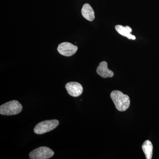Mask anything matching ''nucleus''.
Returning <instances> with one entry per match:
<instances>
[{
  "label": "nucleus",
  "instance_id": "f257e3e1",
  "mask_svg": "<svg viewBox=\"0 0 159 159\" xmlns=\"http://www.w3.org/2000/svg\"><path fill=\"white\" fill-rule=\"evenodd\" d=\"M111 97L118 111H124L129 107L130 105L129 97L128 95H125L121 91H112L111 94Z\"/></svg>",
  "mask_w": 159,
  "mask_h": 159
},
{
  "label": "nucleus",
  "instance_id": "f03ea898",
  "mask_svg": "<svg viewBox=\"0 0 159 159\" xmlns=\"http://www.w3.org/2000/svg\"><path fill=\"white\" fill-rule=\"evenodd\" d=\"M23 107L17 100H11L0 107V114L5 116H13L21 112Z\"/></svg>",
  "mask_w": 159,
  "mask_h": 159
},
{
  "label": "nucleus",
  "instance_id": "7ed1b4c3",
  "mask_svg": "<svg viewBox=\"0 0 159 159\" xmlns=\"http://www.w3.org/2000/svg\"><path fill=\"white\" fill-rule=\"evenodd\" d=\"M59 124V121L56 119L42 121L35 125L34 132L37 134H42L53 130Z\"/></svg>",
  "mask_w": 159,
  "mask_h": 159
},
{
  "label": "nucleus",
  "instance_id": "20e7f679",
  "mask_svg": "<svg viewBox=\"0 0 159 159\" xmlns=\"http://www.w3.org/2000/svg\"><path fill=\"white\" fill-rule=\"evenodd\" d=\"M54 154L51 148L42 146L32 150L29 153V157L31 159H48L53 157Z\"/></svg>",
  "mask_w": 159,
  "mask_h": 159
},
{
  "label": "nucleus",
  "instance_id": "39448f33",
  "mask_svg": "<svg viewBox=\"0 0 159 159\" xmlns=\"http://www.w3.org/2000/svg\"><path fill=\"white\" fill-rule=\"evenodd\" d=\"M78 49L77 46L68 42H64L60 44L57 48V51L63 56H72L76 53Z\"/></svg>",
  "mask_w": 159,
  "mask_h": 159
},
{
  "label": "nucleus",
  "instance_id": "423d86ee",
  "mask_svg": "<svg viewBox=\"0 0 159 159\" xmlns=\"http://www.w3.org/2000/svg\"><path fill=\"white\" fill-rule=\"evenodd\" d=\"M65 87L69 95L73 97H79L81 95L83 91L82 86L77 82L68 83Z\"/></svg>",
  "mask_w": 159,
  "mask_h": 159
},
{
  "label": "nucleus",
  "instance_id": "0eeeda50",
  "mask_svg": "<svg viewBox=\"0 0 159 159\" xmlns=\"http://www.w3.org/2000/svg\"><path fill=\"white\" fill-rule=\"evenodd\" d=\"M97 72L99 76L104 78L112 77L114 76L113 72L108 68L107 63L105 61H102L99 63Z\"/></svg>",
  "mask_w": 159,
  "mask_h": 159
},
{
  "label": "nucleus",
  "instance_id": "6e6552de",
  "mask_svg": "<svg viewBox=\"0 0 159 159\" xmlns=\"http://www.w3.org/2000/svg\"><path fill=\"white\" fill-rule=\"evenodd\" d=\"M115 29L119 34L127 37L128 39L135 40L136 39V37L134 35H132L131 34L132 32L131 28L128 26H126L125 27L121 25H117L115 27Z\"/></svg>",
  "mask_w": 159,
  "mask_h": 159
},
{
  "label": "nucleus",
  "instance_id": "1a4fd4ad",
  "mask_svg": "<svg viewBox=\"0 0 159 159\" xmlns=\"http://www.w3.org/2000/svg\"><path fill=\"white\" fill-rule=\"evenodd\" d=\"M83 16L88 20L92 21L95 19V13L93 9L89 4H84L81 9Z\"/></svg>",
  "mask_w": 159,
  "mask_h": 159
},
{
  "label": "nucleus",
  "instance_id": "9d476101",
  "mask_svg": "<svg viewBox=\"0 0 159 159\" xmlns=\"http://www.w3.org/2000/svg\"><path fill=\"white\" fill-rule=\"evenodd\" d=\"M142 148L147 159H151L152 158L153 145L149 140H146L143 143Z\"/></svg>",
  "mask_w": 159,
  "mask_h": 159
}]
</instances>
